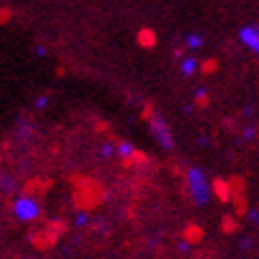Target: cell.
I'll list each match as a JSON object with an SVG mask.
<instances>
[{
	"instance_id": "3",
	"label": "cell",
	"mask_w": 259,
	"mask_h": 259,
	"mask_svg": "<svg viewBox=\"0 0 259 259\" xmlns=\"http://www.w3.org/2000/svg\"><path fill=\"white\" fill-rule=\"evenodd\" d=\"M150 131L154 135V139L158 141V146L164 150V152H173L175 150V137H173V131L166 118L158 112V110H152L150 112Z\"/></svg>"
},
{
	"instance_id": "11",
	"label": "cell",
	"mask_w": 259,
	"mask_h": 259,
	"mask_svg": "<svg viewBox=\"0 0 259 259\" xmlns=\"http://www.w3.org/2000/svg\"><path fill=\"white\" fill-rule=\"evenodd\" d=\"M49 103H51V95L49 93H42V95H38L34 99V110L36 112H45L49 108Z\"/></svg>"
},
{
	"instance_id": "5",
	"label": "cell",
	"mask_w": 259,
	"mask_h": 259,
	"mask_svg": "<svg viewBox=\"0 0 259 259\" xmlns=\"http://www.w3.org/2000/svg\"><path fill=\"white\" fill-rule=\"evenodd\" d=\"M198 70H200V61H198V57H196V55L188 53V55L181 57V61H179V72H181V76H186V78H190V76H194Z\"/></svg>"
},
{
	"instance_id": "6",
	"label": "cell",
	"mask_w": 259,
	"mask_h": 259,
	"mask_svg": "<svg viewBox=\"0 0 259 259\" xmlns=\"http://www.w3.org/2000/svg\"><path fill=\"white\" fill-rule=\"evenodd\" d=\"M137 154V150H135V146L131 144V141H118L116 144V158H120V160H131L133 156Z\"/></svg>"
},
{
	"instance_id": "7",
	"label": "cell",
	"mask_w": 259,
	"mask_h": 259,
	"mask_svg": "<svg viewBox=\"0 0 259 259\" xmlns=\"http://www.w3.org/2000/svg\"><path fill=\"white\" fill-rule=\"evenodd\" d=\"M184 42H186V49L188 51H200L204 47V36L198 34V32H188L184 36Z\"/></svg>"
},
{
	"instance_id": "10",
	"label": "cell",
	"mask_w": 259,
	"mask_h": 259,
	"mask_svg": "<svg viewBox=\"0 0 259 259\" xmlns=\"http://www.w3.org/2000/svg\"><path fill=\"white\" fill-rule=\"evenodd\" d=\"M99 156H101V158H106V160L116 158V146L110 144V141H103V144L99 146Z\"/></svg>"
},
{
	"instance_id": "4",
	"label": "cell",
	"mask_w": 259,
	"mask_h": 259,
	"mask_svg": "<svg viewBox=\"0 0 259 259\" xmlns=\"http://www.w3.org/2000/svg\"><path fill=\"white\" fill-rule=\"evenodd\" d=\"M238 40L244 49H249L251 53L259 57V25L257 23H247L238 30Z\"/></svg>"
},
{
	"instance_id": "15",
	"label": "cell",
	"mask_w": 259,
	"mask_h": 259,
	"mask_svg": "<svg viewBox=\"0 0 259 259\" xmlns=\"http://www.w3.org/2000/svg\"><path fill=\"white\" fill-rule=\"evenodd\" d=\"M36 55H38V57H47V49H45L42 45H38V47H36Z\"/></svg>"
},
{
	"instance_id": "1",
	"label": "cell",
	"mask_w": 259,
	"mask_h": 259,
	"mask_svg": "<svg viewBox=\"0 0 259 259\" xmlns=\"http://www.w3.org/2000/svg\"><path fill=\"white\" fill-rule=\"evenodd\" d=\"M186 188H188V194L194 200V204L204 206L211 202V194H213L211 181L200 166H190L186 171Z\"/></svg>"
},
{
	"instance_id": "9",
	"label": "cell",
	"mask_w": 259,
	"mask_h": 259,
	"mask_svg": "<svg viewBox=\"0 0 259 259\" xmlns=\"http://www.w3.org/2000/svg\"><path fill=\"white\" fill-rule=\"evenodd\" d=\"M89 224H91V215L87 211H78V213L74 215V219H72V226L76 230H84Z\"/></svg>"
},
{
	"instance_id": "17",
	"label": "cell",
	"mask_w": 259,
	"mask_h": 259,
	"mask_svg": "<svg viewBox=\"0 0 259 259\" xmlns=\"http://www.w3.org/2000/svg\"><path fill=\"white\" fill-rule=\"evenodd\" d=\"M240 247H242V249H249V247H251V240H247V238H244V240L240 242Z\"/></svg>"
},
{
	"instance_id": "16",
	"label": "cell",
	"mask_w": 259,
	"mask_h": 259,
	"mask_svg": "<svg viewBox=\"0 0 259 259\" xmlns=\"http://www.w3.org/2000/svg\"><path fill=\"white\" fill-rule=\"evenodd\" d=\"M179 251H181V253L190 251V242H188V240H181V242H179Z\"/></svg>"
},
{
	"instance_id": "12",
	"label": "cell",
	"mask_w": 259,
	"mask_h": 259,
	"mask_svg": "<svg viewBox=\"0 0 259 259\" xmlns=\"http://www.w3.org/2000/svg\"><path fill=\"white\" fill-rule=\"evenodd\" d=\"M154 40H156V38H154V34L150 32V30H144L139 34V42L144 45V47H152L154 45Z\"/></svg>"
},
{
	"instance_id": "14",
	"label": "cell",
	"mask_w": 259,
	"mask_h": 259,
	"mask_svg": "<svg viewBox=\"0 0 259 259\" xmlns=\"http://www.w3.org/2000/svg\"><path fill=\"white\" fill-rule=\"evenodd\" d=\"M249 219L253 224H259V209H251L249 211Z\"/></svg>"
},
{
	"instance_id": "2",
	"label": "cell",
	"mask_w": 259,
	"mask_h": 259,
	"mask_svg": "<svg viewBox=\"0 0 259 259\" xmlns=\"http://www.w3.org/2000/svg\"><path fill=\"white\" fill-rule=\"evenodd\" d=\"M11 213L19 224H34L42 215V204L32 194H17L11 202Z\"/></svg>"
},
{
	"instance_id": "8",
	"label": "cell",
	"mask_w": 259,
	"mask_h": 259,
	"mask_svg": "<svg viewBox=\"0 0 259 259\" xmlns=\"http://www.w3.org/2000/svg\"><path fill=\"white\" fill-rule=\"evenodd\" d=\"M0 192H3V194L15 192V177L9 175V173H3V175H0Z\"/></svg>"
},
{
	"instance_id": "13",
	"label": "cell",
	"mask_w": 259,
	"mask_h": 259,
	"mask_svg": "<svg viewBox=\"0 0 259 259\" xmlns=\"http://www.w3.org/2000/svg\"><path fill=\"white\" fill-rule=\"evenodd\" d=\"M194 99H196V103H204L206 101V89H196L194 91Z\"/></svg>"
}]
</instances>
